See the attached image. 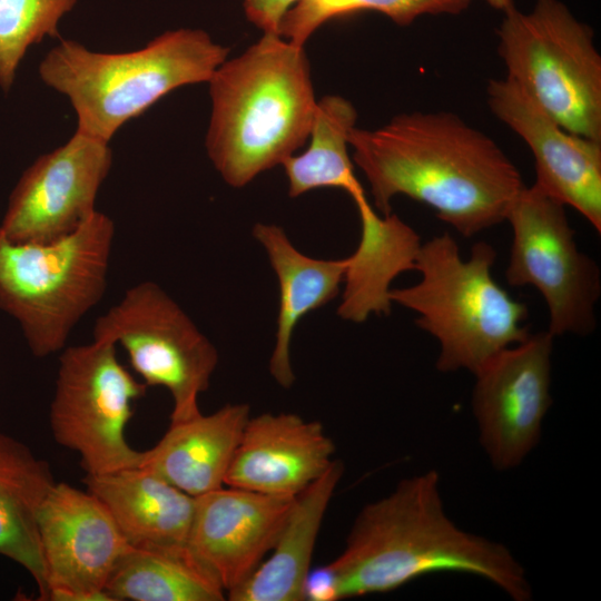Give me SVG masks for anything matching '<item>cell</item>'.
Wrapping results in <instances>:
<instances>
[{"mask_svg": "<svg viewBox=\"0 0 601 601\" xmlns=\"http://www.w3.org/2000/svg\"><path fill=\"white\" fill-rule=\"evenodd\" d=\"M349 148L382 215L404 195L465 237L505 220L525 186L501 147L451 111L403 112L375 129L354 127Z\"/></svg>", "mask_w": 601, "mask_h": 601, "instance_id": "6da1fadb", "label": "cell"}, {"mask_svg": "<svg viewBox=\"0 0 601 601\" xmlns=\"http://www.w3.org/2000/svg\"><path fill=\"white\" fill-rule=\"evenodd\" d=\"M335 600L385 593L425 574L481 577L514 601H529L525 570L502 543L466 532L445 513L436 471L400 481L356 515L342 553L325 564Z\"/></svg>", "mask_w": 601, "mask_h": 601, "instance_id": "7a4b0ae2", "label": "cell"}, {"mask_svg": "<svg viewBox=\"0 0 601 601\" xmlns=\"http://www.w3.org/2000/svg\"><path fill=\"white\" fill-rule=\"evenodd\" d=\"M207 83L211 110L205 145L227 185H248L307 141L318 99L304 46L263 33L227 58Z\"/></svg>", "mask_w": 601, "mask_h": 601, "instance_id": "3957f363", "label": "cell"}, {"mask_svg": "<svg viewBox=\"0 0 601 601\" xmlns=\"http://www.w3.org/2000/svg\"><path fill=\"white\" fill-rule=\"evenodd\" d=\"M230 49L201 29L168 30L129 52L91 51L63 40L39 65L41 80L65 95L77 130L109 142L128 120L173 90L208 82Z\"/></svg>", "mask_w": 601, "mask_h": 601, "instance_id": "277c9868", "label": "cell"}, {"mask_svg": "<svg viewBox=\"0 0 601 601\" xmlns=\"http://www.w3.org/2000/svg\"><path fill=\"white\" fill-rule=\"evenodd\" d=\"M495 249L477 242L462 259L456 240L444 233L422 244L414 262L421 280L391 288L388 298L417 313L416 325L440 344L436 368L475 374L502 349L524 341L528 306L492 277Z\"/></svg>", "mask_w": 601, "mask_h": 601, "instance_id": "5b68a950", "label": "cell"}, {"mask_svg": "<svg viewBox=\"0 0 601 601\" xmlns=\"http://www.w3.org/2000/svg\"><path fill=\"white\" fill-rule=\"evenodd\" d=\"M115 231L114 220L98 210L46 244L13 243L0 230V309L17 321L33 356L62 351L104 297Z\"/></svg>", "mask_w": 601, "mask_h": 601, "instance_id": "8992f818", "label": "cell"}, {"mask_svg": "<svg viewBox=\"0 0 601 601\" xmlns=\"http://www.w3.org/2000/svg\"><path fill=\"white\" fill-rule=\"evenodd\" d=\"M504 12L497 51L505 79L568 131L601 141V56L592 30L559 0Z\"/></svg>", "mask_w": 601, "mask_h": 601, "instance_id": "52a82bcc", "label": "cell"}, {"mask_svg": "<svg viewBox=\"0 0 601 601\" xmlns=\"http://www.w3.org/2000/svg\"><path fill=\"white\" fill-rule=\"evenodd\" d=\"M147 388L118 361L115 344L66 346L49 410L55 441L78 453L86 474L138 466L141 452L129 445L125 428Z\"/></svg>", "mask_w": 601, "mask_h": 601, "instance_id": "ba28073f", "label": "cell"}, {"mask_svg": "<svg viewBox=\"0 0 601 601\" xmlns=\"http://www.w3.org/2000/svg\"><path fill=\"white\" fill-rule=\"evenodd\" d=\"M92 339L121 345L147 386H162L173 398L170 423L200 414L218 364V352L193 319L158 284L140 282L100 315Z\"/></svg>", "mask_w": 601, "mask_h": 601, "instance_id": "9c48e42d", "label": "cell"}, {"mask_svg": "<svg viewBox=\"0 0 601 601\" xmlns=\"http://www.w3.org/2000/svg\"><path fill=\"white\" fill-rule=\"evenodd\" d=\"M505 220L513 239L505 278L509 285L533 286L549 308L548 332L588 335L597 325L601 293L598 265L581 253L565 206L536 186H524Z\"/></svg>", "mask_w": 601, "mask_h": 601, "instance_id": "30bf717a", "label": "cell"}, {"mask_svg": "<svg viewBox=\"0 0 601 601\" xmlns=\"http://www.w3.org/2000/svg\"><path fill=\"white\" fill-rule=\"evenodd\" d=\"M552 348L553 336L548 331L530 334L474 374L472 410L480 443L497 471L520 465L540 440L552 405Z\"/></svg>", "mask_w": 601, "mask_h": 601, "instance_id": "8fae6325", "label": "cell"}, {"mask_svg": "<svg viewBox=\"0 0 601 601\" xmlns=\"http://www.w3.org/2000/svg\"><path fill=\"white\" fill-rule=\"evenodd\" d=\"M112 165L109 142L78 130L38 157L13 188L0 230L13 243L46 244L85 224Z\"/></svg>", "mask_w": 601, "mask_h": 601, "instance_id": "7c38bea8", "label": "cell"}, {"mask_svg": "<svg viewBox=\"0 0 601 601\" xmlns=\"http://www.w3.org/2000/svg\"><path fill=\"white\" fill-rule=\"evenodd\" d=\"M38 525L46 600L112 601L107 582L131 546L106 506L89 491L56 482Z\"/></svg>", "mask_w": 601, "mask_h": 601, "instance_id": "4fadbf2b", "label": "cell"}, {"mask_svg": "<svg viewBox=\"0 0 601 601\" xmlns=\"http://www.w3.org/2000/svg\"><path fill=\"white\" fill-rule=\"evenodd\" d=\"M491 112L530 148L541 191L579 211L601 233V141L560 126L514 85L492 79L486 87Z\"/></svg>", "mask_w": 601, "mask_h": 601, "instance_id": "5bb4252c", "label": "cell"}, {"mask_svg": "<svg viewBox=\"0 0 601 601\" xmlns=\"http://www.w3.org/2000/svg\"><path fill=\"white\" fill-rule=\"evenodd\" d=\"M294 497L227 486L195 497L187 546L226 595L244 583L273 549Z\"/></svg>", "mask_w": 601, "mask_h": 601, "instance_id": "9a60e30c", "label": "cell"}, {"mask_svg": "<svg viewBox=\"0 0 601 601\" xmlns=\"http://www.w3.org/2000/svg\"><path fill=\"white\" fill-rule=\"evenodd\" d=\"M335 444L318 421L294 413L249 417L225 476V485L295 497L333 462Z\"/></svg>", "mask_w": 601, "mask_h": 601, "instance_id": "2e32d148", "label": "cell"}, {"mask_svg": "<svg viewBox=\"0 0 601 601\" xmlns=\"http://www.w3.org/2000/svg\"><path fill=\"white\" fill-rule=\"evenodd\" d=\"M249 417V405L236 403L170 423L164 436L141 452L138 466L194 497L219 489Z\"/></svg>", "mask_w": 601, "mask_h": 601, "instance_id": "e0dca14e", "label": "cell"}, {"mask_svg": "<svg viewBox=\"0 0 601 601\" xmlns=\"http://www.w3.org/2000/svg\"><path fill=\"white\" fill-rule=\"evenodd\" d=\"M83 483L109 511L131 548L186 544L195 497L136 466L86 474Z\"/></svg>", "mask_w": 601, "mask_h": 601, "instance_id": "ac0fdd59", "label": "cell"}, {"mask_svg": "<svg viewBox=\"0 0 601 601\" xmlns=\"http://www.w3.org/2000/svg\"><path fill=\"white\" fill-rule=\"evenodd\" d=\"M253 236L265 249L279 285V308L269 372L284 388L295 382L290 342L298 322L309 312L333 300L339 292L349 257L318 259L299 252L285 230L275 224L257 223Z\"/></svg>", "mask_w": 601, "mask_h": 601, "instance_id": "d6986e66", "label": "cell"}, {"mask_svg": "<svg viewBox=\"0 0 601 601\" xmlns=\"http://www.w3.org/2000/svg\"><path fill=\"white\" fill-rule=\"evenodd\" d=\"M361 219V239L349 257L345 290L337 315L354 323L365 322L371 314L388 315L392 280L413 270L421 247L417 233L395 214L380 215L366 195L353 199Z\"/></svg>", "mask_w": 601, "mask_h": 601, "instance_id": "ffe728a7", "label": "cell"}, {"mask_svg": "<svg viewBox=\"0 0 601 601\" xmlns=\"http://www.w3.org/2000/svg\"><path fill=\"white\" fill-rule=\"evenodd\" d=\"M344 464L333 460L325 473L296 495L269 552L252 575L227 593L230 601H304L318 532Z\"/></svg>", "mask_w": 601, "mask_h": 601, "instance_id": "44dd1931", "label": "cell"}, {"mask_svg": "<svg viewBox=\"0 0 601 601\" xmlns=\"http://www.w3.org/2000/svg\"><path fill=\"white\" fill-rule=\"evenodd\" d=\"M48 462L20 441L0 433V555L24 568L46 600L39 512L55 485Z\"/></svg>", "mask_w": 601, "mask_h": 601, "instance_id": "7402d4cb", "label": "cell"}, {"mask_svg": "<svg viewBox=\"0 0 601 601\" xmlns=\"http://www.w3.org/2000/svg\"><path fill=\"white\" fill-rule=\"evenodd\" d=\"M106 592L112 601H220L226 597L219 581L187 544L128 549Z\"/></svg>", "mask_w": 601, "mask_h": 601, "instance_id": "603a6c76", "label": "cell"}, {"mask_svg": "<svg viewBox=\"0 0 601 601\" xmlns=\"http://www.w3.org/2000/svg\"><path fill=\"white\" fill-rule=\"evenodd\" d=\"M356 121V108L346 98L327 95L317 100L308 147L280 165L290 197L317 188H341L352 198L365 194L349 155V135Z\"/></svg>", "mask_w": 601, "mask_h": 601, "instance_id": "cb8c5ba5", "label": "cell"}, {"mask_svg": "<svg viewBox=\"0 0 601 601\" xmlns=\"http://www.w3.org/2000/svg\"><path fill=\"white\" fill-rule=\"evenodd\" d=\"M470 0H299L283 17L278 33L304 46L328 20L361 10H374L405 26L423 14L459 13Z\"/></svg>", "mask_w": 601, "mask_h": 601, "instance_id": "d4e9b609", "label": "cell"}, {"mask_svg": "<svg viewBox=\"0 0 601 601\" xmlns=\"http://www.w3.org/2000/svg\"><path fill=\"white\" fill-rule=\"evenodd\" d=\"M78 0H0V87L8 92L30 46L60 38V20Z\"/></svg>", "mask_w": 601, "mask_h": 601, "instance_id": "484cf974", "label": "cell"}, {"mask_svg": "<svg viewBox=\"0 0 601 601\" xmlns=\"http://www.w3.org/2000/svg\"><path fill=\"white\" fill-rule=\"evenodd\" d=\"M299 0H242L247 19L263 33H278L285 13Z\"/></svg>", "mask_w": 601, "mask_h": 601, "instance_id": "4316f807", "label": "cell"}, {"mask_svg": "<svg viewBox=\"0 0 601 601\" xmlns=\"http://www.w3.org/2000/svg\"><path fill=\"white\" fill-rule=\"evenodd\" d=\"M492 7L496 9L505 10L509 8L512 3V0H486Z\"/></svg>", "mask_w": 601, "mask_h": 601, "instance_id": "83f0119b", "label": "cell"}]
</instances>
